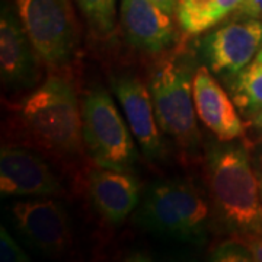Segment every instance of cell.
Returning <instances> with one entry per match:
<instances>
[{
	"label": "cell",
	"instance_id": "obj_7",
	"mask_svg": "<svg viewBox=\"0 0 262 262\" xmlns=\"http://www.w3.org/2000/svg\"><path fill=\"white\" fill-rule=\"evenodd\" d=\"M262 48V20L241 18L208 32L200 50L211 73L233 80Z\"/></svg>",
	"mask_w": 262,
	"mask_h": 262
},
{
	"label": "cell",
	"instance_id": "obj_12",
	"mask_svg": "<svg viewBox=\"0 0 262 262\" xmlns=\"http://www.w3.org/2000/svg\"><path fill=\"white\" fill-rule=\"evenodd\" d=\"M120 22L131 46L150 54L166 51L177 39L172 13L151 0H121Z\"/></svg>",
	"mask_w": 262,
	"mask_h": 262
},
{
	"label": "cell",
	"instance_id": "obj_17",
	"mask_svg": "<svg viewBox=\"0 0 262 262\" xmlns=\"http://www.w3.org/2000/svg\"><path fill=\"white\" fill-rule=\"evenodd\" d=\"M89 28L98 37L113 35L117 20V0H75Z\"/></svg>",
	"mask_w": 262,
	"mask_h": 262
},
{
	"label": "cell",
	"instance_id": "obj_19",
	"mask_svg": "<svg viewBox=\"0 0 262 262\" xmlns=\"http://www.w3.org/2000/svg\"><path fill=\"white\" fill-rule=\"evenodd\" d=\"M0 261L2 262H28L29 256L25 251L16 244V241L10 236V233L0 227Z\"/></svg>",
	"mask_w": 262,
	"mask_h": 262
},
{
	"label": "cell",
	"instance_id": "obj_24",
	"mask_svg": "<svg viewBox=\"0 0 262 262\" xmlns=\"http://www.w3.org/2000/svg\"><path fill=\"white\" fill-rule=\"evenodd\" d=\"M256 175H258V181H259V191H261V198H262V170H256Z\"/></svg>",
	"mask_w": 262,
	"mask_h": 262
},
{
	"label": "cell",
	"instance_id": "obj_15",
	"mask_svg": "<svg viewBox=\"0 0 262 262\" xmlns=\"http://www.w3.org/2000/svg\"><path fill=\"white\" fill-rule=\"evenodd\" d=\"M244 0H178L177 19L187 35H200L236 12Z\"/></svg>",
	"mask_w": 262,
	"mask_h": 262
},
{
	"label": "cell",
	"instance_id": "obj_18",
	"mask_svg": "<svg viewBox=\"0 0 262 262\" xmlns=\"http://www.w3.org/2000/svg\"><path fill=\"white\" fill-rule=\"evenodd\" d=\"M210 259L217 262H248L252 256L241 241L232 237L219 244L210 253Z\"/></svg>",
	"mask_w": 262,
	"mask_h": 262
},
{
	"label": "cell",
	"instance_id": "obj_9",
	"mask_svg": "<svg viewBox=\"0 0 262 262\" xmlns=\"http://www.w3.org/2000/svg\"><path fill=\"white\" fill-rule=\"evenodd\" d=\"M61 185L44 160L20 146L0 153V192L3 196L42 198L61 194Z\"/></svg>",
	"mask_w": 262,
	"mask_h": 262
},
{
	"label": "cell",
	"instance_id": "obj_4",
	"mask_svg": "<svg viewBox=\"0 0 262 262\" xmlns=\"http://www.w3.org/2000/svg\"><path fill=\"white\" fill-rule=\"evenodd\" d=\"M80 110L83 143L95 163L130 172L137 159L134 136L111 95L101 86L94 88L83 95Z\"/></svg>",
	"mask_w": 262,
	"mask_h": 262
},
{
	"label": "cell",
	"instance_id": "obj_3",
	"mask_svg": "<svg viewBox=\"0 0 262 262\" xmlns=\"http://www.w3.org/2000/svg\"><path fill=\"white\" fill-rule=\"evenodd\" d=\"M210 210L200 189L187 179H168L147 188L137 210V223L177 242L206 241Z\"/></svg>",
	"mask_w": 262,
	"mask_h": 262
},
{
	"label": "cell",
	"instance_id": "obj_1",
	"mask_svg": "<svg viewBox=\"0 0 262 262\" xmlns=\"http://www.w3.org/2000/svg\"><path fill=\"white\" fill-rule=\"evenodd\" d=\"M207 169L215 213L232 237L261 233L259 181L248 150L237 144L214 146L208 151Z\"/></svg>",
	"mask_w": 262,
	"mask_h": 262
},
{
	"label": "cell",
	"instance_id": "obj_10",
	"mask_svg": "<svg viewBox=\"0 0 262 262\" xmlns=\"http://www.w3.org/2000/svg\"><path fill=\"white\" fill-rule=\"evenodd\" d=\"M39 60L18 13L3 6L0 16V75L9 89L31 88L39 80Z\"/></svg>",
	"mask_w": 262,
	"mask_h": 262
},
{
	"label": "cell",
	"instance_id": "obj_2",
	"mask_svg": "<svg viewBox=\"0 0 262 262\" xmlns=\"http://www.w3.org/2000/svg\"><path fill=\"white\" fill-rule=\"evenodd\" d=\"M20 121L39 147L60 158L83 150L82 110L69 80L50 76L20 103Z\"/></svg>",
	"mask_w": 262,
	"mask_h": 262
},
{
	"label": "cell",
	"instance_id": "obj_20",
	"mask_svg": "<svg viewBox=\"0 0 262 262\" xmlns=\"http://www.w3.org/2000/svg\"><path fill=\"white\" fill-rule=\"evenodd\" d=\"M237 241H241L246 246V249L249 251L252 261L262 262V232L261 233L245 234L236 237Z\"/></svg>",
	"mask_w": 262,
	"mask_h": 262
},
{
	"label": "cell",
	"instance_id": "obj_8",
	"mask_svg": "<svg viewBox=\"0 0 262 262\" xmlns=\"http://www.w3.org/2000/svg\"><path fill=\"white\" fill-rule=\"evenodd\" d=\"M20 234L35 249L61 255L72 244L70 220L64 207L47 196L18 201L10 207Z\"/></svg>",
	"mask_w": 262,
	"mask_h": 262
},
{
	"label": "cell",
	"instance_id": "obj_23",
	"mask_svg": "<svg viewBox=\"0 0 262 262\" xmlns=\"http://www.w3.org/2000/svg\"><path fill=\"white\" fill-rule=\"evenodd\" d=\"M253 124H255L258 128H262V111L253 117Z\"/></svg>",
	"mask_w": 262,
	"mask_h": 262
},
{
	"label": "cell",
	"instance_id": "obj_11",
	"mask_svg": "<svg viewBox=\"0 0 262 262\" xmlns=\"http://www.w3.org/2000/svg\"><path fill=\"white\" fill-rule=\"evenodd\" d=\"M111 86L125 115V121L144 156L149 159L160 158V127L150 89L136 76H117L111 80Z\"/></svg>",
	"mask_w": 262,
	"mask_h": 262
},
{
	"label": "cell",
	"instance_id": "obj_22",
	"mask_svg": "<svg viewBox=\"0 0 262 262\" xmlns=\"http://www.w3.org/2000/svg\"><path fill=\"white\" fill-rule=\"evenodd\" d=\"M153 3H156L162 9H165L169 13H177V6H178V0H151Z\"/></svg>",
	"mask_w": 262,
	"mask_h": 262
},
{
	"label": "cell",
	"instance_id": "obj_14",
	"mask_svg": "<svg viewBox=\"0 0 262 262\" xmlns=\"http://www.w3.org/2000/svg\"><path fill=\"white\" fill-rule=\"evenodd\" d=\"M88 189L95 208L111 225H121L140 201V184L127 170L91 169Z\"/></svg>",
	"mask_w": 262,
	"mask_h": 262
},
{
	"label": "cell",
	"instance_id": "obj_21",
	"mask_svg": "<svg viewBox=\"0 0 262 262\" xmlns=\"http://www.w3.org/2000/svg\"><path fill=\"white\" fill-rule=\"evenodd\" d=\"M233 15L236 18H253L262 20V0H244Z\"/></svg>",
	"mask_w": 262,
	"mask_h": 262
},
{
	"label": "cell",
	"instance_id": "obj_13",
	"mask_svg": "<svg viewBox=\"0 0 262 262\" xmlns=\"http://www.w3.org/2000/svg\"><path fill=\"white\" fill-rule=\"evenodd\" d=\"M196 117L222 143L245 134V124L233 99L213 77L208 67H198L192 79Z\"/></svg>",
	"mask_w": 262,
	"mask_h": 262
},
{
	"label": "cell",
	"instance_id": "obj_16",
	"mask_svg": "<svg viewBox=\"0 0 262 262\" xmlns=\"http://www.w3.org/2000/svg\"><path fill=\"white\" fill-rule=\"evenodd\" d=\"M234 105L246 115L262 111V48L252 61L230 80Z\"/></svg>",
	"mask_w": 262,
	"mask_h": 262
},
{
	"label": "cell",
	"instance_id": "obj_5",
	"mask_svg": "<svg viewBox=\"0 0 262 262\" xmlns=\"http://www.w3.org/2000/svg\"><path fill=\"white\" fill-rule=\"evenodd\" d=\"M15 6L42 64L57 70L75 58L79 31L70 0H15Z\"/></svg>",
	"mask_w": 262,
	"mask_h": 262
},
{
	"label": "cell",
	"instance_id": "obj_6",
	"mask_svg": "<svg viewBox=\"0 0 262 262\" xmlns=\"http://www.w3.org/2000/svg\"><path fill=\"white\" fill-rule=\"evenodd\" d=\"M192 79L187 64L169 58L156 67L149 83L160 130L184 149H194L200 140Z\"/></svg>",
	"mask_w": 262,
	"mask_h": 262
}]
</instances>
